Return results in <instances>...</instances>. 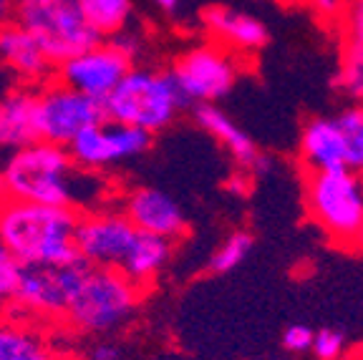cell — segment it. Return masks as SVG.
<instances>
[{
  "mask_svg": "<svg viewBox=\"0 0 363 360\" xmlns=\"http://www.w3.org/2000/svg\"><path fill=\"white\" fill-rule=\"evenodd\" d=\"M0 174L6 197L66 207L79 214L108 207L116 194L106 174L81 169L66 147L48 141L13 152L0 167Z\"/></svg>",
  "mask_w": 363,
  "mask_h": 360,
  "instance_id": "obj_1",
  "label": "cell"
},
{
  "mask_svg": "<svg viewBox=\"0 0 363 360\" xmlns=\"http://www.w3.org/2000/svg\"><path fill=\"white\" fill-rule=\"evenodd\" d=\"M81 214L66 207L6 197L0 202V242L21 265L76 262V227Z\"/></svg>",
  "mask_w": 363,
  "mask_h": 360,
  "instance_id": "obj_2",
  "label": "cell"
},
{
  "mask_svg": "<svg viewBox=\"0 0 363 360\" xmlns=\"http://www.w3.org/2000/svg\"><path fill=\"white\" fill-rule=\"evenodd\" d=\"M187 106L167 68L131 66L129 74L104 101V113L116 124L159 134L179 118Z\"/></svg>",
  "mask_w": 363,
  "mask_h": 360,
  "instance_id": "obj_3",
  "label": "cell"
},
{
  "mask_svg": "<svg viewBox=\"0 0 363 360\" xmlns=\"http://www.w3.org/2000/svg\"><path fill=\"white\" fill-rule=\"evenodd\" d=\"M144 290L124 272L86 267L74 303L63 317V330L74 335H106L131 320L142 305Z\"/></svg>",
  "mask_w": 363,
  "mask_h": 360,
  "instance_id": "obj_4",
  "label": "cell"
},
{
  "mask_svg": "<svg viewBox=\"0 0 363 360\" xmlns=\"http://www.w3.org/2000/svg\"><path fill=\"white\" fill-rule=\"evenodd\" d=\"M303 204L311 222L328 240L353 247L363 232V176L353 169L306 171Z\"/></svg>",
  "mask_w": 363,
  "mask_h": 360,
  "instance_id": "obj_5",
  "label": "cell"
},
{
  "mask_svg": "<svg viewBox=\"0 0 363 360\" xmlns=\"http://www.w3.org/2000/svg\"><path fill=\"white\" fill-rule=\"evenodd\" d=\"M86 262L66 265H23L8 313L35 325H61L86 275Z\"/></svg>",
  "mask_w": 363,
  "mask_h": 360,
  "instance_id": "obj_6",
  "label": "cell"
},
{
  "mask_svg": "<svg viewBox=\"0 0 363 360\" xmlns=\"http://www.w3.org/2000/svg\"><path fill=\"white\" fill-rule=\"evenodd\" d=\"M16 23L33 35L56 66L99 43L76 0H18Z\"/></svg>",
  "mask_w": 363,
  "mask_h": 360,
  "instance_id": "obj_7",
  "label": "cell"
},
{
  "mask_svg": "<svg viewBox=\"0 0 363 360\" xmlns=\"http://www.w3.org/2000/svg\"><path fill=\"white\" fill-rule=\"evenodd\" d=\"M167 71L187 106H212L240 81L242 58L215 40H202L177 53Z\"/></svg>",
  "mask_w": 363,
  "mask_h": 360,
  "instance_id": "obj_8",
  "label": "cell"
},
{
  "mask_svg": "<svg viewBox=\"0 0 363 360\" xmlns=\"http://www.w3.org/2000/svg\"><path fill=\"white\" fill-rule=\"evenodd\" d=\"M104 103L68 89L58 79L35 89V126L38 139L58 147H71L86 129L104 121Z\"/></svg>",
  "mask_w": 363,
  "mask_h": 360,
  "instance_id": "obj_9",
  "label": "cell"
},
{
  "mask_svg": "<svg viewBox=\"0 0 363 360\" xmlns=\"http://www.w3.org/2000/svg\"><path fill=\"white\" fill-rule=\"evenodd\" d=\"M136 230L116 204L84 212L76 227V252L89 267L121 270L136 242Z\"/></svg>",
  "mask_w": 363,
  "mask_h": 360,
  "instance_id": "obj_10",
  "label": "cell"
},
{
  "mask_svg": "<svg viewBox=\"0 0 363 360\" xmlns=\"http://www.w3.org/2000/svg\"><path fill=\"white\" fill-rule=\"evenodd\" d=\"M152 141L154 136L147 134V131L131 129V126L116 124L111 118H104L96 126L86 129L68 147V152L81 169L94 171V174H106V171L119 169L124 164L147 154Z\"/></svg>",
  "mask_w": 363,
  "mask_h": 360,
  "instance_id": "obj_11",
  "label": "cell"
},
{
  "mask_svg": "<svg viewBox=\"0 0 363 360\" xmlns=\"http://www.w3.org/2000/svg\"><path fill=\"white\" fill-rule=\"evenodd\" d=\"M131 66L136 63H131V58L119 45L111 40H99L96 45L63 61L56 68V79L68 89L104 103L113 94V89L121 84V79L131 71Z\"/></svg>",
  "mask_w": 363,
  "mask_h": 360,
  "instance_id": "obj_12",
  "label": "cell"
},
{
  "mask_svg": "<svg viewBox=\"0 0 363 360\" xmlns=\"http://www.w3.org/2000/svg\"><path fill=\"white\" fill-rule=\"evenodd\" d=\"M116 207L124 212V217L136 227L139 232L147 235L167 237L172 242L182 240L187 235V217L184 209L169 197L167 191L157 186H134L119 194Z\"/></svg>",
  "mask_w": 363,
  "mask_h": 360,
  "instance_id": "obj_13",
  "label": "cell"
},
{
  "mask_svg": "<svg viewBox=\"0 0 363 360\" xmlns=\"http://www.w3.org/2000/svg\"><path fill=\"white\" fill-rule=\"evenodd\" d=\"M199 23L207 38L240 58L255 56L270 43V30L265 23L252 13L233 6H220V3L207 6L199 13Z\"/></svg>",
  "mask_w": 363,
  "mask_h": 360,
  "instance_id": "obj_14",
  "label": "cell"
},
{
  "mask_svg": "<svg viewBox=\"0 0 363 360\" xmlns=\"http://www.w3.org/2000/svg\"><path fill=\"white\" fill-rule=\"evenodd\" d=\"M0 68L26 89H40L56 79V63L45 56L35 38L16 21L0 26Z\"/></svg>",
  "mask_w": 363,
  "mask_h": 360,
  "instance_id": "obj_15",
  "label": "cell"
},
{
  "mask_svg": "<svg viewBox=\"0 0 363 360\" xmlns=\"http://www.w3.org/2000/svg\"><path fill=\"white\" fill-rule=\"evenodd\" d=\"M194 121L202 126L212 139L225 149L233 162L238 164L242 171H255V174H262L267 169L270 159L257 149L255 139L227 116L217 103L212 106H194Z\"/></svg>",
  "mask_w": 363,
  "mask_h": 360,
  "instance_id": "obj_16",
  "label": "cell"
},
{
  "mask_svg": "<svg viewBox=\"0 0 363 360\" xmlns=\"http://www.w3.org/2000/svg\"><path fill=\"white\" fill-rule=\"evenodd\" d=\"M301 162L306 171L348 169L346 136L335 116L311 118L301 131Z\"/></svg>",
  "mask_w": 363,
  "mask_h": 360,
  "instance_id": "obj_17",
  "label": "cell"
},
{
  "mask_svg": "<svg viewBox=\"0 0 363 360\" xmlns=\"http://www.w3.org/2000/svg\"><path fill=\"white\" fill-rule=\"evenodd\" d=\"M38 139L35 126V89L16 86L0 96V152L11 157Z\"/></svg>",
  "mask_w": 363,
  "mask_h": 360,
  "instance_id": "obj_18",
  "label": "cell"
},
{
  "mask_svg": "<svg viewBox=\"0 0 363 360\" xmlns=\"http://www.w3.org/2000/svg\"><path fill=\"white\" fill-rule=\"evenodd\" d=\"M0 360H63L43 325L0 313Z\"/></svg>",
  "mask_w": 363,
  "mask_h": 360,
  "instance_id": "obj_19",
  "label": "cell"
},
{
  "mask_svg": "<svg viewBox=\"0 0 363 360\" xmlns=\"http://www.w3.org/2000/svg\"><path fill=\"white\" fill-rule=\"evenodd\" d=\"M172 257H174V242H172V240L139 232L134 247L126 254L124 265H121L119 272H124L134 285L147 290V287L154 285L157 277L167 270Z\"/></svg>",
  "mask_w": 363,
  "mask_h": 360,
  "instance_id": "obj_20",
  "label": "cell"
},
{
  "mask_svg": "<svg viewBox=\"0 0 363 360\" xmlns=\"http://www.w3.org/2000/svg\"><path fill=\"white\" fill-rule=\"evenodd\" d=\"M99 40H111L134 26V0H76Z\"/></svg>",
  "mask_w": 363,
  "mask_h": 360,
  "instance_id": "obj_21",
  "label": "cell"
},
{
  "mask_svg": "<svg viewBox=\"0 0 363 360\" xmlns=\"http://www.w3.org/2000/svg\"><path fill=\"white\" fill-rule=\"evenodd\" d=\"M335 86L346 99L363 103V43H346L343 40Z\"/></svg>",
  "mask_w": 363,
  "mask_h": 360,
  "instance_id": "obj_22",
  "label": "cell"
},
{
  "mask_svg": "<svg viewBox=\"0 0 363 360\" xmlns=\"http://www.w3.org/2000/svg\"><path fill=\"white\" fill-rule=\"evenodd\" d=\"M252 244H255V237L245 230H238V232H233V235H227L220 242V247L212 252L210 272L212 275H227V272L238 270L245 259L250 257Z\"/></svg>",
  "mask_w": 363,
  "mask_h": 360,
  "instance_id": "obj_23",
  "label": "cell"
},
{
  "mask_svg": "<svg viewBox=\"0 0 363 360\" xmlns=\"http://www.w3.org/2000/svg\"><path fill=\"white\" fill-rule=\"evenodd\" d=\"M335 118H338L343 136H346L348 169L363 171V103H351Z\"/></svg>",
  "mask_w": 363,
  "mask_h": 360,
  "instance_id": "obj_24",
  "label": "cell"
},
{
  "mask_svg": "<svg viewBox=\"0 0 363 360\" xmlns=\"http://www.w3.org/2000/svg\"><path fill=\"white\" fill-rule=\"evenodd\" d=\"M21 262L16 254L0 242V313H8L13 305V295H16L18 277H21Z\"/></svg>",
  "mask_w": 363,
  "mask_h": 360,
  "instance_id": "obj_25",
  "label": "cell"
},
{
  "mask_svg": "<svg viewBox=\"0 0 363 360\" xmlns=\"http://www.w3.org/2000/svg\"><path fill=\"white\" fill-rule=\"evenodd\" d=\"M313 355L318 360H343L346 358V335L338 330H318L313 338Z\"/></svg>",
  "mask_w": 363,
  "mask_h": 360,
  "instance_id": "obj_26",
  "label": "cell"
},
{
  "mask_svg": "<svg viewBox=\"0 0 363 360\" xmlns=\"http://www.w3.org/2000/svg\"><path fill=\"white\" fill-rule=\"evenodd\" d=\"M340 30L346 43H363V0H348L340 18Z\"/></svg>",
  "mask_w": 363,
  "mask_h": 360,
  "instance_id": "obj_27",
  "label": "cell"
},
{
  "mask_svg": "<svg viewBox=\"0 0 363 360\" xmlns=\"http://www.w3.org/2000/svg\"><path fill=\"white\" fill-rule=\"evenodd\" d=\"M313 338H315V330H311L308 325H290L283 332V348L290 353H308L313 348Z\"/></svg>",
  "mask_w": 363,
  "mask_h": 360,
  "instance_id": "obj_28",
  "label": "cell"
},
{
  "mask_svg": "<svg viewBox=\"0 0 363 360\" xmlns=\"http://www.w3.org/2000/svg\"><path fill=\"white\" fill-rule=\"evenodd\" d=\"M111 43H116L121 48V51L126 53V56L131 58V63H136V58L144 53V45H147V35L142 33V30L136 28V26H131V28H126L124 33L113 35Z\"/></svg>",
  "mask_w": 363,
  "mask_h": 360,
  "instance_id": "obj_29",
  "label": "cell"
},
{
  "mask_svg": "<svg viewBox=\"0 0 363 360\" xmlns=\"http://www.w3.org/2000/svg\"><path fill=\"white\" fill-rule=\"evenodd\" d=\"M303 3L323 23H340L343 11L348 6V0H303Z\"/></svg>",
  "mask_w": 363,
  "mask_h": 360,
  "instance_id": "obj_30",
  "label": "cell"
},
{
  "mask_svg": "<svg viewBox=\"0 0 363 360\" xmlns=\"http://www.w3.org/2000/svg\"><path fill=\"white\" fill-rule=\"evenodd\" d=\"M89 360H124V350L121 345L108 343V340H99L89 353Z\"/></svg>",
  "mask_w": 363,
  "mask_h": 360,
  "instance_id": "obj_31",
  "label": "cell"
},
{
  "mask_svg": "<svg viewBox=\"0 0 363 360\" xmlns=\"http://www.w3.org/2000/svg\"><path fill=\"white\" fill-rule=\"evenodd\" d=\"M16 6L18 0H0V26L16 21Z\"/></svg>",
  "mask_w": 363,
  "mask_h": 360,
  "instance_id": "obj_32",
  "label": "cell"
},
{
  "mask_svg": "<svg viewBox=\"0 0 363 360\" xmlns=\"http://www.w3.org/2000/svg\"><path fill=\"white\" fill-rule=\"evenodd\" d=\"M147 3H152L154 8H159V11H164V13H177L184 0H147Z\"/></svg>",
  "mask_w": 363,
  "mask_h": 360,
  "instance_id": "obj_33",
  "label": "cell"
},
{
  "mask_svg": "<svg viewBox=\"0 0 363 360\" xmlns=\"http://www.w3.org/2000/svg\"><path fill=\"white\" fill-rule=\"evenodd\" d=\"M343 360H363V348H356V350H351V353L346 355Z\"/></svg>",
  "mask_w": 363,
  "mask_h": 360,
  "instance_id": "obj_34",
  "label": "cell"
},
{
  "mask_svg": "<svg viewBox=\"0 0 363 360\" xmlns=\"http://www.w3.org/2000/svg\"><path fill=\"white\" fill-rule=\"evenodd\" d=\"M353 249H356V252H361V254H363V232L356 237V242H353Z\"/></svg>",
  "mask_w": 363,
  "mask_h": 360,
  "instance_id": "obj_35",
  "label": "cell"
},
{
  "mask_svg": "<svg viewBox=\"0 0 363 360\" xmlns=\"http://www.w3.org/2000/svg\"><path fill=\"white\" fill-rule=\"evenodd\" d=\"M6 199V184H3V174H0V202Z\"/></svg>",
  "mask_w": 363,
  "mask_h": 360,
  "instance_id": "obj_36",
  "label": "cell"
},
{
  "mask_svg": "<svg viewBox=\"0 0 363 360\" xmlns=\"http://www.w3.org/2000/svg\"><path fill=\"white\" fill-rule=\"evenodd\" d=\"M361 176H363V171H361Z\"/></svg>",
  "mask_w": 363,
  "mask_h": 360,
  "instance_id": "obj_37",
  "label": "cell"
}]
</instances>
